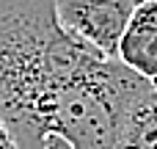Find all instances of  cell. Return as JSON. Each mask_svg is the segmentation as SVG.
<instances>
[{
    "label": "cell",
    "mask_w": 157,
    "mask_h": 149,
    "mask_svg": "<svg viewBox=\"0 0 157 149\" xmlns=\"http://www.w3.org/2000/svg\"><path fill=\"white\" fill-rule=\"evenodd\" d=\"M149 83L110 58H91L61 94L50 135L72 149H121L130 105Z\"/></svg>",
    "instance_id": "2"
},
{
    "label": "cell",
    "mask_w": 157,
    "mask_h": 149,
    "mask_svg": "<svg viewBox=\"0 0 157 149\" xmlns=\"http://www.w3.org/2000/svg\"><path fill=\"white\" fill-rule=\"evenodd\" d=\"M121 149H157V88L152 83L130 105Z\"/></svg>",
    "instance_id": "5"
},
{
    "label": "cell",
    "mask_w": 157,
    "mask_h": 149,
    "mask_svg": "<svg viewBox=\"0 0 157 149\" xmlns=\"http://www.w3.org/2000/svg\"><path fill=\"white\" fill-rule=\"evenodd\" d=\"M135 11V0H55L61 28L91 53L119 61V44Z\"/></svg>",
    "instance_id": "3"
},
{
    "label": "cell",
    "mask_w": 157,
    "mask_h": 149,
    "mask_svg": "<svg viewBox=\"0 0 157 149\" xmlns=\"http://www.w3.org/2000/svg\"><path fill=\"white\" fill-rule=\"evenodd\" d=\"M0 149H17L14 138L8 135V130H3V133H0Z\"/></svg>",
    "instance_id": "7"
},
{
    "label": "cell",
    "mask_w": 157,
    "mask_h": 149,
    "mask_svg": "<svg viewBox=\"0 0 157 149\" xmlns=\"http://www.w3.org/2000/svg\"><path fill=\"white\" fill-rule=\"evenodd\" d=\"M3 130H6V127H3V122H0V133H3Z\"/></svg>",
    "instance_id": "8"
},
{
    "label": "cell",
    "mask_w": 157,
    "mask_h": 149,
    "mask_svg": "<svg viewBox=\"0 0 157 149\" xmlns=\"http://www.w3.org/2000/svg\"><path fill=\"white\" fill-rule=\"evenodd\" d=\"M91 58L55 17V0H0V122L17 149H44L66 86Z\"/></svg>",
    "instance_id": "1"
},
{
    "label": "cell",
    "mask_w": 157,
    "mask_h": 149,
    "mask_svg": "<svg viewBox=\"0 0 157 149\" xmlns=\"http://www.w3.org/2000/svg\"><path fill=\"white\" fill-rule=\"evenodd\" d=\"M135 3H141V0H135Z\"/></svg>",
    "instance_id": "9"
},
{
    "label": "cell",
    "mask_w": 157,
    "mask_h": 149,
    "mask_svg": "<svg viewBox=\"0 0 157 149\" xmlns=\"http://www.w3.org/2000/svg\"><path fill=\"white\" fill-rule=\"evenodd\" d=\"M44 149H72L63 138H58V135H50L47 141H44Z\"/></svg>",
    "instance_id": "6"
},
{
    "label": "cell",
    "mask_w": 157,
    "mask_h": 149,
    "mask_svg": "<svg viewBox=\"0 0 157 149\" xmlns=\"http://www.w3.org/2000/svg\"><path fill=\"white\" fill-rule=\"evenodd\" d=\"M116 58L157 88V0L135 3Z\"/></svg>",
    "instance_id": "4"
}]
</instances>
